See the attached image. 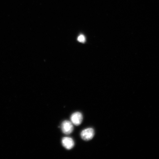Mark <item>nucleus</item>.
<instances>
[{
    "mask_svg": "<svg viewBox=\"0 0 159 159\" xmlns=\"http://www.w3.org/2000/svg\"><path fill=\"white\" fill-rule=\"evenodd\" d=\"M95 132L92 128H89L83 130L81 133V138L83 140L88 141L91 140L94 137Z\"/></svg>",
    "mask_w": 159,
    "mask_h": 159,
    "instance_id": "nucleus-1",
    "label": "nucleus"
},
{
    "mask_svg": "<svg viewBox=\"0 0 159 159\" xmlns=\"http://www.w3.org/2000/svg\"><path fill=\"white\" fill-rule=\"evenodd\" d=\"M61 129L64 134H69L73 132L74 128L72 122L68 120H65L61 124Z\"/></svg>",
    "mask_w": 159,
    "mask_h": 159,
    "instance_id": "nucleus-2",
    "label": "nucleus"
},
{
    "mask_svg": "<svg viewBox=\"0 0 159 159\" xmlns=\"http://www.w3.org/2000/svg\"><path fill=\"white\" fill-rule=\"evenodd\" d=\"M70 119L72 124L75 126H79L82 122L83 115L80 112H75L71 115Z\"/></svg>",
    "mask_w": 159,
    "mask_h": 159,
    "instance_id": "nucleus-3",
    "label": "nucleus"
},
{
    "mask_svg": "<svg viewBox=\"0 0 159 159\" xmlns=\"http://www.w3.org/2000/svg\"><path fill=\"white\" fill-rule=\"evenodd\" d=\"M63 146L67 150H70L74 146L75 142L72 138L69 137L63 138L61 141Z\"/></svg>",
    "mask_w": 159,
    "mask_h": 159,
    "instance_id": "nucleus-4",
    "label": "nucleus"
},
{
    "mask_svg": "<svg viewBox=\"0 0 159 159\" xmlns=\"http://www.w3.org/2000/svg\"><path fill=\"white\" fill-rule=\"evenodd\" d=\"M77 40H78V41L80 42L84 43L85 41V37L83 35H80L79 36L78 39H77Z\"/></svg>",
    "mask_w": 159,
    "mask_h": 159,
    "instance_id": "nucleus-5",
    "label": "nucleus"
}]
</instances>
